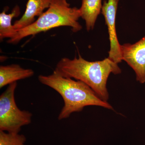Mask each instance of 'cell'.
<instances>
[{"label": "cell", "mask_w": 145, "mask_h": 145, "mask_svg": "<svg viewBox=\"0 0 145 145\" xmlns=\"http://www.w3.org/2000/svg\"><path fill=\"white\" fill-rule=\"evenodd\" d=\"M38 79L41 84L53 89L62 97L64 105L58 116L59 120L68 118L73 112L82 111L86 106H93L114 110L108 102L102 100L82 81L63 77L54 71L50 75H39Z\"/></svg>", "instance_id": "obj_2"}, {"label": "cell", "mask_w": 145, "mask_h": 145, "mask_svg": "<svg viewBox=\"0 0 145 145\" xmlns=\"http://www.w3.org/2000/svg\"><path fill=\"white\" fill-rule=\"evenodd\" d=\"M80 18V8L71 7L67 0H51L49 8L45 12L31 25L17 31L7 42L16 44L27 36L61 26L69 27L73 32H78L82 28L78 22Z\"/></svg>", "instance_id": "obj_3"}, {"label": "cell", "mask_w": 145, "mask_h": 145, "mask_svg": "<svg viewBox=\"0 0 145 145\" xmlns=\"http://www.w3.org/2000/svg\"><path fill=\"white\" fill-rule=\"evenodd\" d=\"M54 71L63 77L82 81L106 102L109 99L107 82L110 75L111 73L118 75L122 72L118 64L108 57L102 61H89L80 54L72 59L62 58L57 63Z\"/></svg>", "instance_id": "obj_1"}, {"label": "cell", "mask_w": 145, "mask_h": 145, "mask_svg": "<svg viewBox=\"0 0 145 145\" xmlns=\"http://www.w3.org/2000/svg\"><path fill=\"white\" fill-rule=\"evenodd\" d=\"M8 7H6L2 12L0 13V40L2 41L4 39L13 38L17 31L12 24L13 18H17L20 14V8L18 5L14 7L11 13L7 14Z\"/></svg>", "instance_id": "obj_10"}, {"label": "cell", "mask_w": 145, "mask_h": 145, "mask_svg": "<svg viewBox=\"0 0 145 145\" xmlns=\"http://www.w3.org/2000/svg\"><path fill=\"white\" fill-rule=\"evenodd\" d=\"M26 141L23 134L0 131V145H25Z\"/></svg>", "instance_id": "obj_11"}, {"label": "cell", "mask_w": 145, "mask_h": 145, "mask_svg": "<svg viewBox=\"0 0 145 145\" xmlns=\"http://www.w3.org/2000/svg\"><path fill=\"white\" fill-rule=\"evenodd\" d=\"M17 82L12 83L0 96V131L19 133L24 126L31 123L32 114L21 110L15 98Z\"/></svg>", "instance_id": "obj_4"}, {"label": "cell", "mask_w": 145, "mask_h": 145, "mask_svg": "<svg viewBox=\"0 0 145 145\" xmlns=\"http://www.w3.org/2000/svg\"><path fill=\"white\" fill-rule=\"evenodd\" d=\"M122 61H125L133 69L136 80L145 83V36L133 44L125 43L121 45Z\"/></svg>", "instance_id": "obj_6"}, {"label": "cell", "mask_w": 145, "mask_h": 145, "mask_svg": "<svg viewBox=\"0 0 145 145\" xmlns=\"http://www.w3.org/2000/svg\"><path fill=\"white\" fill-rule=\"evenodd\" d=\"M34 71L24 69L20 65L11 64L0 66V88L17 81L32 77Z\"/></svg>", "instance_id": "obj_8"}, {"label": "cell", "mask_w": 145, "mask_h": 145, "mask_svg": "<svg viewBox=\"0 0 145 145\" xmlns=\"http://www.w3.org/2000/svg\"><path fill=\"white\" fill-rule=\"evenodd\" d=\"M102 7V0H82V5L80 8L81 18L85 21L88 31L94 28Z\"/></svg>", "instance_id": "obj_9"}, {"label": "cell", "mask_w": 145, "mask_h": 145, "mask_svg": "<svg viewBox=\"0 0 145 145\" xmlns=\"http://www.w3.org/2000/svg\"><path fill=\"white\" fill-rule=\"evenodd\" d=\"M51 2V0H28L23 15L13 24L15 30L18 31L33 23L36 17H40L45 9L49 8Z\"/></svg>", "instance_id": "obj_7"}, {"label": "cell", "mask_w": 145, "mask_h": 145, "mask_svg": "<svg viewBox=\"0 0 145 145\" xmlns=\"http://www.w3.org/2000/svg\"><path fill=\"white\" fill-rule=\"evenodd\" d=\"M119 0H107L104 1L101 13L105 18L107 26L110 49L109 59L119 64L122 61L121 45L117 37L116 28V18Z\"/></svg>", "instance_id": "obj_5"}]
</instances>
